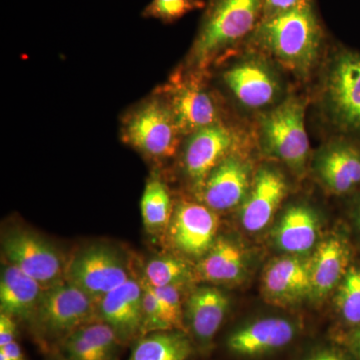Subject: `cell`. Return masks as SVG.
Segmentation results:
<instances>
[{
	"label": "cell",
	"mask_w": 360,
	"mask_h": 360,
	"mask_svg": "<svg viewBox=\"0 0 360 360\" xmlns=\"http://www.w3.org/2000/svg\"><path fill=\"white\" fill-rule=\"evenodd\" d=\"M252 33L264 51L300 75H307L314 65L323 37L311 0L262 18Z\"/></svg>",
	"instance_id": "1"
},
{
	"label": "cell",
	"mask_w": 360,
	"mask_h": 360,
	"mask_svg": "<svg viewBox=\"0 0 360 360\" xmlns=\"http://www.w3.org/2000/svg\"><path fill=\"white\" fill-rule=\"evenodd\" d=\"M262 9L264 0H212L191 49L193 63L205 66L255 32Z\"/></svg>",
	"instance_id": "2"
},
{
	"label": "cell",
	"mask_w": 360,
	"mask_h": 360,
	"mask_svg": "<svg viewBox=\"0 0 360 360\" xmlns=\"http://www.w3.org/2000/svg\"><path fill=\"white\" fill-rule=\"evenodd\" d=\"M98 302L75 284L63 281L45 288L32 321L49 338L68 336L90 323Z\"/></svg>",
	"instance_id": "3"
},
{
	"label": "cell",
	"mask_w": 360,
	"mask_h": 360,
	"mask_svg": "<svg viewBox=\"0 0 360 360\" xmlns=\"http://www.w3.org/2000/svg\"><path fill=\"white\" fill-rule=\"evenodd\" d=\"M262 141L265 150L295 169H302L309 155L305 129V104L290 98L262 118Z\"/></svg>",
	"instance_id": "4"
},
{
	"label": "cell",
	"mask_w": 360,
	"mask_h": 360,
	"mask_svg": "<svg viewBox=\"0 0 360 360\" xmlns=\"http://www.w3.org/2000/svg\"><path fill=\"white\" fill-rule=\"evenodd\" d=\"M66 281L99 302L130 278L129 267L115 248L92 245L77 251L66 265Z\"/></svg>",
	"instance_id": "5"
},
{
	"label": "cell",
	"mask_w": 360,
	"mask_h": 360,
	"mask_svg": "<svg viewBox=\"0 0 360 360\" xmlns=\"http://www.w3.org/2000/svg\"><path fill=\"white\" fill-rule=\"evenodd\" d=\"M2 252L14 265L45 288L65 278L66 265L60 251L34 232L16 229L2 239Z\"/></svg>",
	"instance_id": "6"
},
{
	"label": "cell",
	"mask_w": 360,
	"mask_h": 360,
	"mask_svg": "<svg viewBox=\"0 0 360 360\" xmlns=\"http://www.w3.org/2000/svg\"><path fill=\"white\" fill-rule=\"evenodd\" d=\"M324 96L333 122L345 131L360 134V54L342 51L333 59Z\"/></svg>",
	"instance_id": "7"
},
{
	"label": "cell",
	"mask_w": 360,
	"mask_h": 360,
	"mask_svg": "<svg viewBox=\"0 0 360 360\" xmlns=\"http://www.w3.org/2000/svg\"><path fill=\"white\" fill-rule=\"evenodd\" d=\"M179 129L168 104L155 101L144 104L125 124L124 141L155 158L174 155Z\"/></svg>",
	"instance_id": "8"
},
{
	"label": "cell",
	"mask_w": 360,
	"mask_h": 360,
	"mask_svg": "<svg viewBox=\"0 0 360 360\" xmlns=\"http://www.w3.org/2000/svg\"><path fill=\"white\" fill-rule=\"evenodd\" d=\"M219 219L208 206L182 202L176 206L169 224L175 248L193 257L205 255L217 240Z\"/></svg>",
	"instance_id": "9"
},
{
	"label": "cell",
	"mask_w": 360,
	"mask_h": 360,
	"mask_svg": "<svg viewBox=\"0 0 360 360\" xmlns=\"http://www.w3.org/2000/svg\"><path fill=\"white\" fill-rule=\"evenodd\" d=\"M224 79L239 103L251 110L270 105L281 92L276 73L262 59L239 61L225 71Z\"/></svg>",
	"instance_id": "10"
},
{
	"label": "cell",
	"mask_w": 360,
	"mask_h": 360,
	"mask_svg": "<svg viewBox=\"0 0 360 360\" xmlns=\"http://www.w3.org/2000/svg\"><path fill=\"white\" fill-rule=\"evenodd\" d=\"M233 143L231 130L219 122L194 132L184 151L186 174L198 184H205L212 170L229 156Z\"/></svg>",
	"instance_id": "11"
},
{
	"label": "cell",
	"mask_w": 360,
	"mask_h": 360,
	"mask_svg": "<svg viewBox=\"0 0 360 360\" xmlns=\"http://www.w3.org/2000/svg\"><path fill=\"white\" fill-rule=\"evenodd\" d=\"M97 312L120 340H129L142 333L141 283L130 277L99 300Z\"/></svg>",
	"instance_id": "12"
},
{
	"label": "cell",
	"mask_w": 360,
	"mask_h": 360,
	"mask_svg": "<svg viewBox=\"0 0 360 360\" xmlns=\"http://www.w3.org/2000/svg\"><path fill=\"white\" fill-rule=\"evenodd\" d=\"M250 167L236 156L225 158L203 184V200L214 212H224L245 200L250 193Z\"/></svg>",
	"instance_id": "13"
},
{
	"label": "cell",
	"mask_w": 360,
	"mask_h": 360,
	"mask_svg": "<svg viewBox=\"0 0 360 360\" xmlns=\"http://www.w3.org/2000/svg\"><path fill=\"white\" fill-rule=\"evenodd\" d=\"M286 191L288 184L281 172L272 168L260 169L241 208V224L246 231L264 229L283 202Z\"/></svg>",
	"instance_id": "14"
},
{
	"label": "cell",
	"mask_w": 360,
	"mask_h": 360,
	"mask_svg": "<svg viewBox=\"0 0 360 360\" xmlns=\"http://www.w3.org/2000/svg\"><path fill=\"white\" fill-rule=\"evenodd\" d=\"M295 335V326L288 319L269 317L234 331L227 347L236 354L257 356L286 347Z\"/></svg>",
	"instance_id": "15"
},
{
	"label": "cell",
	"mask_w": 360,
	"mask_h": 360,
	"mask_svg": "<svg viewBox=\"0 0 360 360\" xmlns=\"http://www.w3.org/2000/svg\"><path fill=\"white\" fill-rule=\"evenodd\" d=\"M168 106L180 132L193 134L219 123V110L214 99L198 84L177 86Z\"/></svg>",
	"instance_id": "16"
},
{
	"label": "cell",
	"mask_w": 360,
	"mask_h": 360,
	"mask_svg": "<svg viewBox=\"0 0 360 360\" xmlns=\"http://www.w3.org/2000/svg\"><path fill=\"white\" fill-rule=\"evenodd\" d=\"M265 295L277 302H290L311 292L310 259L283 257L274 260L265 270Z\"/></svg>",
	"instance_id": "17"
},
{
	"label": "cell",
	"mask_w": 360,
	"mask_h": 360,
	"mask_svg": "<svg viewBox=\"0 0 360 360\" xmlns=\"http://www.w3.org/2000/svg\"><path fill=\"white\" fill-rule=\"evenodd\" d=\"M45 288L14 265H6L0 277V310L13 319H32Z\"/></svg>",
	"instance_id": "18"
},
{
	"label": "cell",
	"mask_w": 360,
	"mask_h": 360,
	"mask_svg": "<svg viewBox=\"0 0 360 360\" xmlns=\"http://www.w3.org/2000/svg\"><path fill=\"white\" fill-rule=\"evenodd\" d=\"M319 176L335 193H347L360 184V149L347 142L331 144L317 161Z\"/></svg>",
	"instance_id": "19"
},
{
	"label": "cell",
	"mask_w": 360,
	"mask_h": 360,
	"mask_svg": "<svg viewBox=\"0 0 360 360\" xmlns=\"http://www.w3.org/2000/svg\"><path fill=\"white\" fill-rule=\"evenodd\" d=\"M186 304L187 317L194 336L201 343L210 342L224 321L229 298L217 288H201L191 293Z\"/></svg>",
	"instance_id": "20"
},
{
	"label": "cell",
	"mask_w": 360,
	"mask_h": 360,
	"mask_svg": "<svg viewBox=\"0 0 360 360\" xmlns=\"http://www.w3.org/2000/svg\"><path fill=\"white\" fill-rule=\"evenodd\" d=\"M349 251L345 241L330 238L317 248L310 259L311 292L324 296L342 281L348 270Z\"/></svg>",
	"instance_id": "21"
},
{
	"label": "cell",
	"mask_w": 360,
	"mask_h": 360,
	"mask_svg": "<svg viewBox=\"0 0 360 360\" xmlns=\"http://www.w3.org/2000/svg\"><path fill=\"white\" fill-rule=\"evenodd\" d=\"M319 236V220L311 208L292 205L284 212L274 236L277 246L291 255H303L314 248Z\"/></svg>",
	"instance_id": "22"
},
{
	"label": "cell",
	"mask_w": 360,
	"mask_h": 360,
	"mask_svg": "<svg viewBox=\"0 0 360 360\" xmlns=\"http://www.w3.org/2000/svg\"><path fill=\"white\" fill-rule=\"evenodd\" d=\"M245 265V255L240 248L229 239L219 238L201 259L198 274L210 283H232L243 276Z\"/></svg>",
	"instance_id": "23"
},
{
	"label": "cell",
	"mask_w": 360,
	"mask_h": 360,
	"mask_svg": "<svg viewBox=\"0 0 360 360\" xmlns=\"http://www.w3.org/2000/svg\"><path fill=\"white\" fill-rule=\"evenodd\" d=\"M188 338L179 331H155L142 338L129 360H187L191 354Z\"/></svg>",
	"instance_id": "24"
},
{
	"label": "cell",
	"mask_w": 360,
	"mask_h": 360,
	"mask_svg": "<svg viewBox=\"0 0 360 360\" xmlns=\"http://www.w3.org/2000/svg\"><path fill=\"white\" fill-rule=\"evenodd\" d=\"M141 207L144 226L150 233L156 236L169 225L172 217V200L161 180L153 177L146 184Z\"/></svg>",
	"instance_id": "25"
},
{
	"label": "cell",
	"mask_w": 360,
	"mask_h": 360,
	"mask_svg": "<svg viewBox=\"0 0 360 360\" xmlns=\"http://www.w3.org/2000/svg\"><path fill=\"white\" fill-rule=\"evenodd\" d=\"M191 271L186 262L172 257H161L151 259L144 270V279L153 288L182 286L191 281Z\"/></svg>",
	"instance_id": "26"
},
{
	"label": "cell",
	"mask_w": 360,
	"mask_h": 360,
	"mask_svg": "<svg viewBox=\"0 0 360 360\" xmlns=\"http://www.w3.org/2000/svg\"><path fill=\"white\" fill-rule=\"evenodd\" d=\"M336 305L347 324L360 326V267H350L336 295Z\"/></svg>",
	"instance_id": "27"
},
{
	"label": "cell",
	"mask_w": 360,
	"mask_h": 360,
	"mask_svg": "<svg viewBox=\"0 0 360 360\" xmlns=\"http://www.w3.org/2000/svg\"><path fill=\"white\" fill-rule=\"evenodd\" d=\"M203 6L202 0H153L144 9L143 15L163 22H174Z\"/></svg>",
	"instance_id": "28"
},
{
	"label": "cell",
	"mask_w": 360,
	"mask_h": 360,
	"mask_svg": "<svg viewBox=\"0 0 360 360\" xmlns=\"http://www.w3.org/2000/svg\"><path fill=\"white\" fill-rule=\"evenodd\" d=\"M142 285V333L172 330L153 288L143 278Z\"/></svg>",
	"instance_id": "29"
},
{
	"label": "cell",
	"mask_w": 360,
	"mask_h": 360,
	"mask_svg": "<svg viewBox=\"0 0 360 360\" xmlns=\"http://www.w3.org/2000/svg\"><path fill=\"white\" fill-rule=\"evenodd\" d=\"M153 288L160 300L170 329L172 330H182L184 329V311H182L181 291H180L181 286L172 285Z\"/></svg>",
	"instance_id": "30"
},
{
	"label": "cell",
	"mask_w": 360,
	"mask_h": 360,
	"mask_svg": "<svg viewBox=\"0 0 360 360\" xmlns=\"http://www.w3.org/2000/svg\"><path fill=\"white\" fill-rule=\"evenodd\" d=\"M65 349L70 360H108L80 328L66 336Z\"/></svg>",
	"instance_id": "31"
},
{
	"label": "cell",
	"mask_w": 360,
	"mask_h": 360,
	"mask_svg": "<svg viewBox=\"0 0 360 360\" xmlns=\"http://www.w3.org/2000/svg\"><path fill=\"white\" fill-rule=\"evenodd\" d=\"M309 0H264L262 18H270L276 14L290 11Z\"/></svg>",
	"instance_id": "32"
},
{
	"label": "cell",
	"mask_w": 360,
	"mask_h": 360,
	"mask_svg": "<svg viewBox=\"0 0 360 360\" xmlns=\"http://www.w3.org/2000/svg\"><path fill=\"white\" fill-rule=\"evenodd\" d=\"M18 326L11 315L0 314V347L15 341Z\"/></svg>",
	"instance_id": "33"
},
{
	"label": "cell",
	"mask_w": 360,
	"mask_h": 360,
	"mask_svg": "<svg viewBox=\"0 0 360 360\" xmlns=\"http://www.w3.org/2000/svg\"><path fill=\"white\" fill-rule=\"evenodd\" d=\"M0 350H4L6 352L9 360H25L22 349H21L20 345L16 342V340L13 341L6 347H0Z\"/></svg>",
	"instance_id": "34"
},
{
	"label": "cell",
	"mask_w": 360,
	"mask_h": 360,
	"mask_svg": "<svg viewBox=\"0 0 360 360\" xmlns=\"http://www.w3.org/2000/svg\"><path fill=\"white\" fill-rule=\"evenodd\" d=\"M305 360H347L343 355L333 350H326V352H319V354L312 355Z\"/></svg>",
	"instance_id": "35"
},
{
	"label": "cell",
	"mask_w": 360,
	"mask_h": 360,
	"mask_svg": "<svg viewBox=\"0 0 360 360\" xmlns=\"http://www.w3.org/2000/svg\"><path fill=\"white\" fill-rule=\"evenodd\" d=\"M352 345L355 355L360 359V326H357L352 336Z\"/></svg>",
	"instance_id": "36"
},
{
	"label": "cell",
	"mask_w": 360,
	"mask_h": 360,
	"mask_svg": "<svg viewBox=\"0 0 360 360\" xmlns=\"http://www.w3.org/2000/svg\"><path fill=\"white\" fill-rule=\"evenodd\" d=\"M355 220H356V224L359 225V229L360 231V203L356 206V210H355Z\"/></svg>",
	"instance_id": "37"
}]
</instances>
